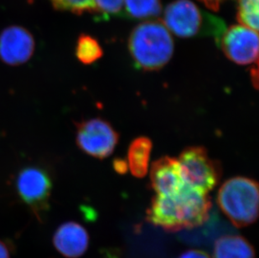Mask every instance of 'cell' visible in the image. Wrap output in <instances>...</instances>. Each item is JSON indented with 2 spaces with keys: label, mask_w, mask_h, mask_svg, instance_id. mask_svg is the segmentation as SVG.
<instances>
[{
  "label": "cell",
  "mask_w": 259,
  "mask_h": 258,
  "mask_svg": "<svg viewBox=\"0 0 259 258\" xmlns=\"http://www.w3.org/2000/svg\"><path fill=\"white\" fill-rule=\"evenodd\" d=\"M208 194L189 185L169 195H155L146 212V221L169 232L201 227L210 217Z\"/></svg>",
  "instance_id": "6da1fadb"
},
{
  "label": "cell",
  "mask_w": 259,
  "mask_h": 258,
  "mask_svg": "<svg viewBox=\"0 0 259 258\" xmlns=\"http://www.w3.org/2000/svg\"><path fill=\"white\" fill-rule=\"evenodd\" d=\"M127 46L136 67L145 71L163 68L174 53L170 32L159 21H147L135 27Z\"/></svg>",
  "instance_id": "7a4b0ae2"
},
{
  "label": "cell",
  "mask_w": 259,
  "mask_h": 258,
  "mask_svg": "<svg viewBox=\"0 0 259 258\" xmlns=\"http://www.w3.org/2000/svg\"><path fill=\"white\" fill-rule=\"evenodd\" d=\"M217 202L235 227L242 228L253 224L258 217L257 181L242 176L229 179L219 189Z\"/></svg>",
  "instance_id": "3957f363"
},
{
  "label": "cell",
  "mask_w": 259,
  "mask_h": 258,
  "mask_svg": "<svg viewBox=\"0 0 259 258\" xmlns=\"http://www.w3.org/2000/svg\"><path fill=\"white\" fill-rule=\"evenodd\" d=\"M164 25L182 38L213 36L218 41L227 26L220 18L205 12L191 0H176L165 9Z\"/></svg>",
  "instance_id": "277c9868"
},
{
  "label": "cell",
  "mask_w": 259,
  "mask_h": 258,
  "mask_svg": "<svg viewBox=\"0 0 259 258\" xmlns=\"http://www.w3.org/2000/svg\"><path fill=\"white\" fill-rule=\"evenodd\" d=\"M177 161L184 183L199 191L208 194L220 182V163L210 158L203 147L186 148Z\"/></svg>",
  "instance_id": "5b68a950"
},
{
  "label": "cell",
  "mask_w": 259,
  "mask_h": 258,
  "mask_svg": "<svg viewBox=\"0 0 259 258\" xmlns=\"http://www.w3.org/2000/svg\"><path fill=\"white\" fill-rule=\"evenodd\" d=\"M76 144L81 151L99 159L113 154L119 134L108 121L95 117L76 122Z\"/></svg>",
  "instance_id": "8992f818"
},
{
  "label": "cell",
  "mask_w": 259,
  "mask_h": 258,
  "mask_svg": "<svg viewBox=\"0 0 259 258\" xmlns=\"http://www.w3.org/2000/svg\"><path fill=\"white\" fill-rule=\"evenodd\" d=\"M16 189L23 202L40 219V214L48 209L52 195V180L47 171L36 166L22 168L16 179Z\"/></svg>",
  "instance_id": "52a82bcc"
},
{
  "label": "cell",
  "mask_w": 259,
  "mask_h": 258,
  "mask_svg": "<svg viewBox=\"0 0 259 258\" xmlns=\"http://www.w3.org/2000/svg\"><path fill=\"white\" fill-rule=\"evenodd\" d=\"M218 46L230 61L241 66L257 63V31L244 25L227 28L218 39Z\"/></svg>",
  "instance_id": "ba28073f"
},
{
  "label": "cell",
  "mask_w": 259,
  "mask_h": 258,
  "mask_svg": "<svg viewBox=\"0 0 259 258\" xmlns=\"http://www.w3.org/2000/svg\"><path fill=\"white\" fill-rule=\"evenodd\" d=\"M34 48V37L23 27H8L0 34V60L9 66L26 63L33 56Z\"/></svg>",
  "instance_id": "9c48e42d"
},
{
  "label": "cell",
  "mask_w": 259,
  "mask_h": 258,
  "mask_svg": "<svg viewBox=\"0 0 259 258\" xmlns=\"http://www.w3.org/2000/svg\"><path fill=\"white\" fill-rule=\"evenodd\" d=\"M53 245L59 253L67 258H79L88 251L90 237L85 227L77 222L61 224L55 232Z\"/></svg>",
  "instance_id": "30bf717a"
},
{
  "label": "cell",
  "mask_w": 259,
  "mask_h": 258,
  "mask_svg": "<svg viewBox=\"0 0 259 258\" xmlns=\"http://www.w3.org/2000/svg\"><path fill=\"white\" fill-rule=\"evenodd\" d=\"M150 184L156 195H169L183 187L177 158L164 156L152 163Z\"/></svg>",
  "instance_id": "8fae6325"
},
{
  "label": "cell",
  "mask_w": 259,
  "mask_h": 258,
  "mask_svg": "<svg viewBox=\"0 0 259 258\" xmlns=\"http://www.w3.org/2000/svg\"><path fill=\"white\" fill-rule=\"evenodd\" d=\"M254 247L239 235L221 236L215 241L213 258H255Z\"/></svg>",
  "instance_id": "7c38bea8"
},
{
  "label": "cell",
  "mask_w": 259,
  "mask_h": 258,
  "mask_svg": "<svg viewBox=\"0 0 259 258\" xmlns=\"http://www.w3.org/2000/svg\"><path fill=\"white\" fill-rule=\"evenodd\" d=\"M152 147V141L147 137L137 138L130 144L127 151V167L136 178H144L148 173Z\"/></svg>",
  "instance_id": "4fadbf2b"
},
{
  "label": "cell",
  "mask_w": 259,
  "mask_h": 258,
  "mask_svg": "<svg viewBox=\"0 0 259 258\" xmlns=\"http://www.w3.org/2000/svg\"><path fill=\"white\" fill-rule=\"evenodd\" d=\"M124 15L133 19L144 20L161 14L160 0H124Z\"/></svg>",
  "instance_id": "5bb4252c"
},
{
  "label": "cell",
  "mask_w": 259,
  "mask_h": 258,
  "mask_svg": "<svg viewBox=\"0 0 259 258\" xmlns=\"http://www.w3.org/2000/svg\"><path fill=\"white\" fill-rule=\"evenodd\" d=\"M103 48L97 39L88 34H81L76 47V56L84 65H91L103 56Z\"/></svg>",
  "instance_id": "9a60e30c"
},
{
  "label": "cell",
  "mask_w": 259,
  "mask_h": 258,
  "mask_svg": "<svg viewBox=\"0 0 259 258\" xmlns=\"http://www.w3.org/2000/svg\"><path fill=\"white\" fill-rule=\"evenodd\" d=\"M258 17L259 0H238L237 18L241 25L257 31Z\"/></svg>",
  "instance_id": "2e32d148"
},
{
  "label": "cell",
  "mask_w": 259,
  "mask_h": 258,
  "mask_svg": "<svg viewBox=\"0 0 259 258\" xmlns=\"http://www.w3.org/2000/svg\"><path fill=\"white\" fill-rule=\"evenodd\" d=\"M57 10L81 15L84 12H93L95 10L93 0H50Z\"/></svg>",
  "instance_id": "e0dca14e"
},
{
  "label": "cell",
  "mask_w": 259,
  "mask_h": 258,
  "mask_svg": "<svg viewBox=\"0 0 259 258\" xmlns=\"http://www.w3.org/2000/svg\"><path fill=\"white\" fill-rule=\"evenodd\" d=\"M94 12L102 20H108L112 16L122 15V5L124 0H93Z\"/></svg>",
  "instance_id": "ac0fdd59"
},
{
  "label": "cell",
  "mask_w": 259,
  "mask_h": 258,
  "mask_svg": "<svg viewBox=\"0 0 259 258\" xmlns=\"http://www.w3.org/2000/svg\"><path fill=\"white\" fill-rule=\"evenodd\" d=\"M178 258H211L205 251L196 249H191L185 251Z\"/></svg>",
  "instance_id": "d6986e66"
},
{
  "label": "cell",
  "mask_w": 259,
  "mask_h": 258,
  "mask_svg": "<svg viewBox=\"0 0 259 258\" xmlns=\"http://www.w3.org/2000/svg\"><path fill=\"white\" fill-rule=\"evenodd\" d=\"M199 1L202 2L208 9L218 11L223 0H199Z\"/></svg>",
  "instance_id": "ffe728a7"
},
{
  "label": "cell",
  "mask_w": 259,
  "mask_h": 258,
  "mask_svg": "<svg viewBox=\"0 0 259 258\" xmlns=\"http://www.w3.org/2000/svg\"><path fill=\"white\" fill-rule=\"evenodd\" d=\"M0 258H11L10 248L2 240H0Z\"/></svg>",
  "instance_id": "44dd1931"
},
{
  "label": "cell",
  "mask_w": 259,
  "mask_h": 258,
  "mask_svg": "<svg viewBox=\"0 0 259 258\" xmlns=\"http://www.w3.org/2000/svg\"><path fill=\"white\" fill-rule=\"evenodd\" d=\"M114 168L117 173L124 174L127 169V163L126 161L117 159L114 161Z\"/></svg>",
  "instance_id": "7402d4cb"
},
{
  "label": "cell",
  "mask_w": 259,
  "mask_h": 258,
  "mask_svg": "<svg viewBox=\"0 0 259 258\" xmlns=\"http://www.w3.org/2000/svg\"><path fill=\"white\" fill-rule=\"evenodd\" d=\"M258 71H257V64L254 68H252L251 71V76H252V81L254 85L255 88H257V82H258Z\"/></svg>",
  "instance_id": "603a6c76"
}]
</instances>
